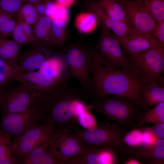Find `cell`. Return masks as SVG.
<instances>
[{"mask_svg": "<svg viewBox=\"0 0 164 164\" xmlns=\"http://www.w3.org/2000/svg\"><path fill=\"white\" fill-rule=\"evenodd\" d=\"M92 73L91 98H97L110 94L126 96L145 106L140 92L144 83L141 77L122 68L109 70L97 62L94 57L90 66Z\"/></svg>", "mask_w": 164, "mask_h": 164, "instance_id": "6da1fadb", "label": "cell"}, {"mask_svg": "<svg viewBox=\"0 0 164 164\" xmlns=\"http://www.w3.org/2000/svg\"><path fill=\"white\" fill-rule=\"evenodd\" d=\"M90 98L89 94L67 84L45 104L42 122L55 128H68L76 132L80 129L77 107L82 100Z\"/></svg>", "mask_w": 164, "mask_h": 164, "instance_id": "7a4b0ae2", "label": "cell"}, {"mask_svg": "<svg viewBox=\"0 0 164 164\" xmlns=\"http://www.w3.org/2000/svg\"><path fill=\"white\" fill-rule=\"evenodd\" d=\"M91 110L104 115L120 126L134 128L149 109L135 100L125 96H104L92 99Z\"/></svg>", "mask_w": 164, "mask_h": 164, "instance_id": "3957f363", "label": "cell"}, {"mask_svg": "<svg viewBox=\"0 0 164 164\" xmlns=\"http://www.w3.org/2000/svg\"><path fill=\"white\" fill-rule=\"evenodd\" d=\"M98 24V41L96 46L91 48L92 55L96 61L107 69L113 70L119 67L140 77L138 71L122 50L115 35L109 29L101 24Z\"/></svg>", "mask_w": 164, "mask_h": 164, "instance_id": "277c9868", "label": "cell"}, {"mask_svg": "<svg viewBox=\"0 0 164 164\" xmlns=\"http://www.w3.org/2000/svg\"><path fill=\"white\" fill-rule=\"evenodd\" d=\"M128 131L126 128L117 123L102 122L93 128L75 132L84 146L109 148L118 153L124 145L123 139Z\"/></svg>", "mask_w": 164, "mask_h": 164, "instance_id": "5b68a950", "label": "cell"}, {"mask_svg": "<svg viewBox=\"0 0 164 164\" xmlns=\"http://www.w3.org/2000/svg\"><path fill=\"white\" fill-rule=\"evenodd\" d=\"M60 53L70 71L71 77L80 83L84 90L89 93L91 90L90 66L93 58L91 48L78 42L65 46Z\"/></svg>", "mask_w": 164, "mask_h": 164, "instance_id": "8992f818", "label": "cell"}, {"mask_svg": "<svg viewBox=\"0 0 164 164\" xmlns=\"http://www.w3.org/2000/svg\"><path fill=\"white\" fill-rule=\"evenodd\" d=\"M139 72L143 82L153 81L164 87V47H154L134 56H128Z\"/></svg>", "mask_w": 164, "mask_h": 164, "instance_id": "52a82bcc", "label": "cell"}, {"mask_svg": "<svg viewBox=\"0 0 164 164\" xmlns=\"http://www.w3.org/2000/svg\"><path fill=\"white\" fill-rule=\"evenodd\" d=\"M45 104L40 100L27 111L2 114L0 119V130L15 139L42 122Z\"/></svg>", "mask_w": 164, "mask_h": 164, "instance_id": "ba28073f", "label": "cell"}, {"mask_svg": "<svg viewBox=\"0 0 164 164\" xmlns=\"http://www.w3.org/2000/svg\"><path fill=\"white\" fill-rule=\"evenodd\" d=\"M6 89L2 108V114L23 112L41 100L43 95L26 85L19 82Z\"/></svg>", "mask_w": 164, "mask_h": 164, "instance_id": "9c48e42d", "label": "cell"}, {"mask_svg": "<svg viewBox=\"0 0 164 164\" xmlns=\"http://www.w3.org/2000/svg\"><path fill=\"white\" fill-rule=\"evenodd\" d=\"M55 128L42 122L14 139L13 142H12L11 148L16 159V164H19L36 146L48 141Z\"/></svg>", "mask_w": 164, "mask_h": 164, "instance_id": "30bf717a", "label": "cell"}, {"mask_svg": "<svg viewBox=\"0 0 164 164\" xmlns=\"http://www.w3.org/2000/svg\"><path fill=\"white\" fill-rule=\"evenodd\" d=\"M49 142L55 155L63 164L81 154L84 148L75 132L68 128H55Z\"/></svg>", "mask_w": 164, "mask_h": 164, "instance_id": "8fae6325", "label": "cell"}, {"mask_svg": "<svg viewBox=\"0 0 164 164\" xmlns=\"http://www.w3.org/2000/svg\"><path fill=\"white\" fill-rule=\"evenodd\" d=\"M119 2L130 22L131 33L152 36L156 22L145 7L142 0Z\"/></svg>", "mask_w": 164, "mask_h": 164, "instance_id": "7c38bea8", "label": "cell"}, {"mask_svg": "<svg viewBox=\"0 0 164 164\" xmlns=\"http://www.w3.org/2000/svg\"><path fill=\"white\" fill-rule=\"evenodd\" d=\"M15 81L23 83L41 93L43 100L46 103L57 95L68 84L67 81H61L45 77L38 71L20 72Z\"/></svg>", "mask_w": 164, "mask_h": 164, "instance_id": "4fadbf2b", "label": "cell"}, {"mask_svg": "<svg viewBox=\"0 0 164 164\" xmlns=\"http://www.w3.org/2000/svg\"><path fill=\"white\" fill-rule=\"evenodd\" d=\"M146 164H163L164 139H159L150 145L131 147L124 145L120 152Z\"/></svg>", "mask_w": 164, "mask_h": 164, "instance_id": "5bb4252c", "label": "cell"}, {"mask_svg": "<svg viewBox=\"0 0 164 164\" xmlns=\"http://www.w3.org/2000/svg\"><path fill=\"white\" fill-rule=\"evenodd\" d=\"M29 46L19 58V65L22 72L38 69L53 51V45L46 42L36 41Z\"/></svg>", "mask_w": 164, "mask_h": 164, "instance_id": "9a60e30c", "label": "cell"}, {"mask_svg": "<svg viewBox=\"0 0 164 164\" xmlns=\"http://www.w3.org/2000/svg\"><path fill=\"white\" fill-rule=\"evenodd\" d=\"M80 155L68 161L66 164H113L118 162V153L110 148L85 147Z\"/></svg>", "mask_w": 164, "mask_h": 164, "instance_id": "2e32d148", "label": "cell"}, {"mask_svg": "<svg viewBox=\"0 0 164 164\" xmlns=\"http://www.w3.org/2000/svg\"><path fill=\"white\" fill-rule=\"evenodd\" d=\"M115 36L130 56L136 55L155 47L162 46L157 39L150 35L131 33L123 36Z\"/></svg>", "mask_w": 164, "mask_h": 164, "instance_id": "e0dca14e", "label": "cell"}, {"mask_svg": "<svg viewBox=\"0 0 164 164\" xmlns=\"http://www.w3.org/2000/svg\"><path fill=\"white\" fill-rule=\"evenodd\" d=\"M38 71L43 75L56 80L67 81L71 77L68 67L60 54L50 56L43 63Z\"/></svg>", "mask_w": 164, "mask_h": 164, "instance_id": "ac0fdd59", "label": "cell"}, {"mask_svg": "<svg viewBox=\"0 0 164 164\" xmlns=\"http://www.w3.org/2000/svg\"><path fill=\"white\" fill-rule=\"evenodd\" d=\"M87 9L96 17L98 23L104 25L112 30L114 35L123 36L130 34L132 32L131 27L122 22L114 21L104 9L94 2H87Z\"/></svg>", "mask_w": 164, "mask_h": 164, "instance_id": "d6986e66", "label": "cell"}, {"mask_svg": "<svg viewBox=\"0 0 164 164\" xmlns=\"http://www.w3.org/2000/svg\"><path fill=\"white\" fill-rule=\"evenodd\" d=\"M49 140L34 148L19 164H63L53 153Z\"/></svg>", "mask_w": 164, "mask_h": 164, "instance_id": "ffe728a7", "label": "cell"}, {"mask_svg": "<svg viewBox=\"0 0 164 164\" xmlns=\"http://www.w3.org/2000/svg\"><path fill=\"white\" fill-rule=\"evenodd\" d=\"M140 95L146 106H156L164 102V87L153 81L144 83L141 88Z\"/></svg>", "mask_w": 164, "mask_h": 164, "instance_id": "44dd1931", "label": "cell"}, {"mask_svg": "<svg viewBox=\"0 0 164 164\" xmlns=\"http://www.w3.org/2000/svg\"><path fill=\"white\" fill-rule=\"evenodd\" d=\"M94 2L101 6L114 21L123 22L131 27L123 7L117 0H95Z\"/></svg>", "mask_w": 164, "mask_h": 164, "instance_id": "7402d4cb", "label": "cell"}, {"mask_svg": "<svg viewBox=\"0 0 164 164\" xmlns=\"http://www.w3.org/2000/svg\"><path fill=\"white\" fill-rule=\"evenodd\" d=\"M12 37L21 46H29L36 41L32 26L19 21H17Z\"/></svg>", "mask_w": 164, "mask_h": 164, "instance_id": "603a6c76", "label": "cell"}, {"mask_svg": "<svg viewBox=\"0 0 164 164\" xmlns=\"http://www.w3.org/2000/svg\"><path fill=\"white\" fill-rule=\"evenodd\" d=\"M21 47L13 39L0 37V58L8 62L17 63L20 54Z\"/></svg>", "mask_w": 164, "mask_h": 164, "instance_id": "cb8c5ba5", "label": "cell"}, {"mask_svg": "<svg viewBox=\"0 0 164 164\" xmlns=\"http://www.w3.org/2000/svg\"><path fill=\"white\" fill-rule=\"evenodd\" d=\"M22 72L19 64L0 58V87H6L15 81L18 74Z\"/></svg>", "mask_w": 164, "mask_h": 164, "instance_id": "d4e9b609", "label": "cell"}, {"mask_svg": "<svg viewBox=\"0 0 164 164\" xmlns=\"http://www.w3.org/2000/svg\"><path fill=\"white\" fill-rule=\"evenodd\" d=\"M67 20H52L49 36V43L53 46L62 48L66 40Z\"/></svg>", "mask_w": 164, "mask_h": 164, "instance_id": "484cf974", "label": "cell"}, {"mask_svg": "<svg viewBox=\"0 0 164 164\" xmlns=\"http://www.w3.org/2000/svg\"><path fill=\"white\" fill-rule=\"evenodd\" d=\"M51 23L52 20L50 17L45 15H39L36 22L32 26L36 41L50 43Z\"/></svg>", "mask_w": 164, "mask_h": 164, "instance_id": "4316f807", "label": "cell"}, {"mask_svg": "<svg viewBox=\"0 0 164 164\" xmlns=\"http://www.w3.org/2000/svg\"><path fill=\"white\" fill-rule=\"evenodd\" d=\"M151 123L155 125L164 123V102L149 109L134 128H140L145 124Z\"/></svg>", "mask_w": 164, "mask_h": 164, "instance_id": "83f0119b", "label": "cell"}, {"mask_svg": "<svg viewBox=\"0 0 164 164\" xmlns=\"http://www.w3.org/2000/svg\"><path fill=\"white\" fill-rule=\"evenodd\" d=\"M11 138L0 130V164H16L11 148Z\"/></svg>", "mask_w": 164, "mask_h": 164, "instance_id": "f1b7e54d", "label": "cell"}, {"mask_svg": "<svg viewBox=\"0 0 164 164\" xmlns=\"http://www.w3.org/2000/svg\"><path fill=\"white\" fill-rule=\"evenodd\" d=\"M15 14L6 12L0 8V36L12 37L17 21Z\"/></svg>", "mask_w": 164, "mask_h": 164, "instance_id": "f546056e", "label": "cell"}, {"mask_svg": "<svg viewBox=\"0 0 164 164\" xmlns=\"http://www.w3.org/2000/svg\"><path fill=\"white\" fill-rule=\"evenodd\" d=\"M39 15L33 4H22L15 13L18 21L26 23L32 26L36 22Z\"/></svg>", "mask_w": 164, "mask_h": 164, "instance_id": "4dcf8cb0", "label": "cell"}, {"mask_svg": "<svg viewBox=\"0 0 164 164\" xmlns=\"http://www.w3.org/2000/svg\"><path fill=\"white\" fill-rule=\"evenodd\" d=\"M145 7L157 22L164 20V0H142Z\"/></svg>", "mask_w": 164, "mask_h": 164, "instance_id": "1f68e13d", "label": "cell"}, {"mask_svg": "<svg viewBox=\"0 0 164 164\" xmlns=\"http://www.w3.org/2000/svg\"><path fill=\"white\" fill-rule=\"evenodd\" d=\"M97 21L93 13L83 14L77 18L76 24L78 30L81 32L88 33L94 28Z\"/></svg>", "mask_w": 164, "mask_h": 164, "instance_id": "d6a6232c", "label": "cell"}, {"mask_svg": "<svg viewBox=\"0 0 164 164\" xmlns=\"http://www.w3.org/2000/svg\"><path fill=\"white\" fill-rule=\"evenodd\" d=\"M91 110L88 105L86 108L78 114L77 118L78 123L84 129H91L96 127L97 126L96 120L91 112Z\"/></svg>", "mask_w": 164, "mask_h": 164, "instance_id": "836d02e7", "label": "cell"}, {"mask_svg": "<svg viewBox=\"0 0 164 164\" xmlns=\"http://www.w3.org/2000/svg\"><path fill=\"white\" fill-rule=\"evenodd\" d=\"M122 142L124 145L131 147L143 145L141 128H133L128 131L124 137Z\"/></svg>", "mask_w": 164, "mask_h": 164, "instance_id": "e575fe53", "label": "cell"}, {"mask_svg": "<svg viewBox=\"0 0 164 164\" xmlns=\"http://www.w3.org/2000/svg\"><path fill=\"white\" fill-rule=\"evenodd\" d=\"M23 2L22 0H0V8L8 12L15 14Z\"/></svg>", "mask_w": 164, "mask_h": 164, "instance_id": "d590c367", "label": "cell"}, {"mask_svg": "<svg viewBox=\"0 0 164 164\" xmlns=\"http://www.w3.org/2000/svg\"><path fill=\"white\" fill-rule=\"evenodd\" d=\"M152 36L158 40L162 46L164 47V20L156 23Z\"/></svg>", "mask_w": 164, "mask_h": 164, "instance_id": "8d00e7d4", "label": "cell"}, {"mask_svg": "<svg viewBox=\"0 0 164 164\" xmlns=\"http://www.w3.org/2000/svg\"><path fill=\"white\" fill-rule=\"evenodd\" d=\"M143 145H150L154 143L158 139L153 134L151 128L141 129Z\"/></svg>", "mask_w": 164, "mask_h": 164, "instance_id": "74e56055", "label": "cell"}, {"mask_svg": "<svg viewBox=\"0 0 164 164\" xmlns=\"http://www.w3.org/2000/svg\"><path fill=\"white\" fill-rule=\"evenodd\" d=\"M65 7L57 3L56 10L50 18L51 20L64 19L67 20V12Z\"/></svg>", "mask_w": 164, "mask_h": 164, "instance_id": "f35d334b", "label": "cell"}, {"mask_svg": "<svg viewBox=\"0 0 164 164\" xmlns=\"http://www.w3.org/2000/svg\"><path fill=\"white\" fill-rule=\"evenodd\" d=\"M57 2L52 0H47L45 15L50 18L54 13L57 9Z\"/></svg>", "mask_w": 164, "mask_h": 164, "instance_id": "ab89813d", "label": "cell"}, {"mask_svg": "<svg viewBox=\"0 0 164 164\" xmlns=\"http://www.w3.org/2000/svg\"><path fill=\"white\" fill-rule=\"evenodd\" d=\"M151 128L158 139H164V123L155 125Z\"/></svg>", "mask_w": 164, "mask_h": 164, "instance_id": "60d3db41", "label": "cell"}, {"mask_svg": "<svg viewBox=\"0 0 164 164\" xmlns=\"http://www.w3.org/2000/svg\"><path fill=\"white\" fill-rule=\"evenodd\" d=\"M47 0H41L32 4L37 12L39 15H45Z\"/></svg>", "mask_w": 164, "mask_h": 164, "instance_id": "b9f144b4", "label": "cell"}, {"mask_svg": "<svg viewBox=\"0 0 164 164\" xmlns=\"http://www.w3.org/2000/svg\"><path fill=\"white\" fill-rule=\"evenodd\" d=\"M7 87H0V111L2 109Z\"/></svg>", "mask_w": 164, "mask_h": 164, "instance_id": "7bdbcfd3", "label": "cell"}, {"mask_svg": "<svg viewBox=\"0 0 164 164\" xmlns=\"http://www.w3.org/2000/svg\"><path fill=\"white\" fill-rule=\"evenodd\" d=\"M75 0H56L58 4L66 7L70 6Z\"/></svg>", "mask_w": 164, "mask_h": 164, "instance_id": "ee69618b", "label": "cell"}, {"mask_svg": "<svg viewBox=\"0 0 164 164\" xmlns=\"http://www.w3.org/2000/svg\"><path fill=\"white\" fill-rule=\"evenodd\" d=\"M141 163L138 160L132 158H129L125 162L126 164H140Z\"/></svg>", "mask_w": 164, "mask_h": 164, "instance_id": "f6af8a7d", "label": "cell"}, {"mask_svg": "<svg viewBox=\"0 0 164 164\" xmlns=\"http://www.w3.org/2000/svg\"><path fill=\"white\" fill-rule=\"evenodd\" d=\"M23 2L29 3L33 4L34 3L41 0H22Z\"/></svg>", "mask_w": 164, "mask_h": 164, "instance_id": "bcb514c9", "label": "cell"}, {"mask_svg": "<svg viewBox=\"0 0 164 164\" xmlns=\"http://www.w3.org/2000/svg\"><path fill=\"white\" fill-rule=\"evenodd\" d=\"M117 1H118V2H121V1H127L128 0H117Z\"/></svg>", "mask_w": 164, "mask_h": 164, "instance_id": "7dc6e473", "label": "cell"}, {"mask_svg": "<svg viewBox=\"0 0 164 164\" xmlns=\"http://www.w3.org/2000/svg\"><path fill=\"white\" fill-rule=\"evenodd\" d=\"M87 2H94L95 0H87Z\"/></svg>", "mask_w": 164, "mask_h": 164, "instance_id": "c3c4849f", "label": "cell"}, {"mask_svg": "<svg viewBox=\"0 0 164 164\" xmlns=\"http://www.w3.org/2000/svg\"><path fill=\"white\" fill-rule=\"evenodd\" d=\"M0 37H1V36H0Z\"/></svg>", "mask_w": 164, "mask_h": 164, "instance_id": "681fc988", "label": "cell"}]
</instances>
